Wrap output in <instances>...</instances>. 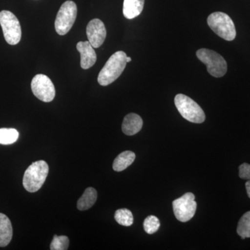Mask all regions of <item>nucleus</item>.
<instances>
[{
	"label": "nucleus",
	"instance_id": "obj_1",
	"mask_svg": "<svg viewBox=\"0 0 250 250\" xmlns=\"http://www.w3.org/2000/svg\"><path fill=\"white\" fill-rule=\"evenodd\" d=\"M126 56L123 51H118L113 54L98 75V83L103 86L111 84L124 71L126 63Z\"/></svg>",
	"mask_w": 250,
	"mask_h": 250
},
{
	"label": "nucleus",
	"instance_id": "obj_2",
	"mask_svg": "<svg viewBox=\"0 0 250 250\" xmlns=\"http://www.w3.org/2000/svg\"><path fill=\"white\" fill-rule=\"evenodd\" d=\"M48 173V164L45 161L33 163L24 172L23 187L28 192H37L45 183Z\"/></svg>",
	"mask_w": 250,
	"mask_h": 250
},
{
	"label": "nucleus",
	"instance_id": "obj_3",
	"mask_svg": "<svg viewBox=\"0 0 250 250\" xmlns=\"http://www.w3.org/2000/svg\"><path fill=\"white\" fill-rule=\"evenodd\" d=\"M211 30L225 41H233L236 36V27L231 18L223 12L213 13L207 18Z\"/></svg>",
	"mask_w": 250,
	"mask_h": 250
},
{
	"label": "nucleus",
	"instance_id": "obj_4",
	"mask_svg": "<svg viewBox=\"0 0 250 250\" xmlns=\"http://www.w3.org/2000/svg\"><path fill=\"white\" fill-rule=\"evenodd\" d=\"M174 104L184 118L193 123H202L205 121V114L202 108L191 98L178 94L174 98Z\"/></svg>",
	"mask_w": 250,
	"mask_h": 250
},
{
	"label": "nucleus",
	"instance_id": "obj_5",
	"mask_svg": "<svg viewBox=\"0 0 250 250\" xmlns=\"http://www.w3.org/2000/svg\"><path fill=\"white\" fill-rule=\"evenodd\" d=\"M197 58L207 65L211 76L222 77L228 71V64L220 54L208 49H200L196 52Z\"/></svg>",
	"mask_w": 250,
	"mask_h": 250
},
{
	"label": "nucleus",
	"instance_id": "obj_6",
	"mask_svg": "<svg viewBox=\"0 0 250 250\" xmlns=\"http://www.w3.org/2000/svg\"><path fill=\"white\" fill-rule=\"evenodd\" d=\"M0 25L7 43L11 45H17L22 36L21 24L17 17L11 11H1L0 12Z\"/></svg>",
	"mask_w": 250,
	"mask_h": 250
},
{
	"label": "nucleus",
	"instance_id": "obj_7",
	"mask_svg": "<svg viewBox=\"0 0 250 250\" xmlns=\"http://www.w3.org/2000/svg\"><path fill=\"white\" fill-rule=\"evenodd\" d=\"M77 16L76 4L72 1H65L59 9L54 23L57 34L61 36L67 34L76 21Z\"/></svg>",
	"mask_w": 250,
	"mask_h": 250
},
{
	"label": "nucleus",
	"instance_id": "obj_8",
	"mask_svg": "<svg viewBox=\"0 0 250 250\" xmlns=\"http://www.w3.org/2000/svg\"><path fill=\"white\" fill-rule=\"evenodd\" d=\"M195 199L193 193L187 192L172 202L174 215L179 221L186 223L193 218L197 208Z\"/></svg>",
	"mask_w": 250,
	"mask_h": 250
},
{
	"label": "nucleus",
	"instance_id": "obj_9",
	"mask_svg": "<svg viewBox=\"0 0 250 250\" xmlns=\"http://www.w3.org/2000/svg\"><path fill=\"white\" fill-rule=\"evenodd\" d=\"M31 87L36 98L44 103H50L55 98V87L47 75H36L31 81Z\"/></svg>",
	"mask_w": 250,
	"mask_h": 250
},
{
	"label": "nucleus",
	"instance_id": "obj_10",
	"mask_svg": "<svg viewBox=\"0 0 250 250\" xmlns=\"http://www.w3.org/2000/svg\"><path fill=\"white\" fill-rule=\"evenodd\" d=\"M87 37L94 48L103 45L106 37V30L103 21L93 19L88 22L86 27Z\"/></svg>",
	"mask_w": 250,
	"mask_h": 250
},
{
	"label": "nucleus",
	"instance_id": "obj_11",
	"mask_svg": "<svg viewBox=\"0 0 250 250\" xmlns=\"http://www.w3.org/2000/svg\"><path fill=\"white\" fill-rule=\"evenodd\" d=\"M77 49L80 53L81 67L87 70L93 66L97 61V55L89 41H80L77 44Z\"/></svg>",
	"mask_w": 250,
	"mask_h": 250
},
{
	"label": "nucleus",
	"instance_id": "obj_12",
	"mask_svg": "<svg viewBox=\"0 0 250 250\" xmlns=\"http://www.w3.org/2000/svg\"><path fill=\"white\" fill-rule=\"evenodd\" d=\"M142 118L136 113H129L125 117L122 130L125 134L133 136L139 133L143 127Z\"/></svg>",
	"mask_w": 250,
	"mask_h": 250
},
{
	"label": "nucleus",
	"instance_id": "obj_13",
	"mask_svg": "<svg viewBox=\"0 0 250 250\" xmlns=\"http://www.w3.org/2000/svg\"><path fill=\"white\" fill-rule=\"evenodd\" d=\"M13 236V228L11 220L6 215L0 213V247L9 244Z\"/></svg>",
	"mask_w": 250,
	"mask_h": 250
},
{
	"label": "nucleus",
	"instance_id": "obj_14",
	"mask_svg": "<svg viewBox=\"0 0 250 250\" xmlns=\"http://www.w3.org/2000/svg\"><path fill=\"white\" fill-rule=\"evenodd\" d=\"M145 0H124L123 15L127 19H133L142 13Z\"/></svg>",
	"mask_w": 250,
	"mask_h": 250
},
{
	"label": "nucleus",
	"instance_id": "obj_15",
	"mask_svg": "<svg viewBox=\"0 0 250 250\" xmlns=\"http://www.w3.org/2000/svg\"><path fill=\"white\" fill-rule=\"evenodd\" d=\"M98 198V192L93 188L85 189L82 196L77 202V208L80 210H85L91 208Z\"/></svg>",
	"mask_w": 250,
	"mask_h": 250
},
{
	"label": "nucleus",
	"instance_id": "obj_16",
	"mask_svg": "<svg viewBox=\"0 0 250 250\" xmlns=\"http://www.w3.org/2000/svg\"><path fill=\"white\" fill-rule=\"evenodd\" d=\"M135 159H136V155L131 151L122 152L113 161V169L116 172L125 170L134 163Z\"/></svg>",
	"mask_w": 250,
	"mask_h": 250
},
{
	"label": "nucleus",
	"instance_id": "obj_17",
	"mask_svg": "<svg viewBox=\"0 0 250 250\" xmlns=\"http://www.w3.org/2000/svg\"><path fill=\"white\" fill-rule=\"evenodd\" d=\"M237 233L242 239L250 238V211L245 213L238 222Z\"/></svg>",
	"mask_w": 250,
	"mask_h": 250
},
{
	"label": "nucleus",
	"instance_id": "obj_18",
	"mask_svg": "<svg viewBox=\"0 0 250 250\" xmlns=\"http://www.w3.org/2000/svg\"><path fill=\"white\" fill-rule=\"evenodd\" d=\"M19 133L13 128H1L0 129V144H13L17 141Z\"/></svg>",
	"mask_w": 250,
	"mask_h": 250
},
{
	"label": "nucleus",
	"instance_id": "obj_19",
	"mask_svg": "<svg viewBox=\"0 0 250 250\" xmlns=\"http://www.w3.org/2000/svg\"><path fill=\"white\" fill-rule=\"evenodd\" d=\"M115 220L117 223L125 227H129L134 223V216L131 210L127 208L117 210L115 213Z\"/></svg>",
	"mask_w": 250,
	"mask_h": 250
},
{
	"label": "nucleus",
	"instance_id": "obj_20",
	"mask_svg": "<svg viewBox=\"0 0 250 250\" xmlns=\"http://www.w3.org/2000/svg\"><path fill=\"white\" fill-rule=\"evenodd\" d=\"M160 225V221L157 217L154 216V215H149L144 220L143 228L148 234H153L159 230Z\"/></svg>",
	"mask_w": 250,
	"mask_h": 250
},
{
	"label": "nucleus",
	"instance_id": "obj_21",
	"mask_svg": "<svg viewBox=\"0 0 250 250\" xmlns=\"http://www.w3.org/2000/svg\"><path fill=\"white\" fill-rule=\"evenodd\" d=\"M70 241L66 236H54L50 245L51 250H67L68 249Z\"/></svg>",
	"mask_w": 250,
	"mask_h": 250
},
{
	"label": "nucleus",
	"instance_id": "obj_22",
	"mask_svg": "<svg viewBox=\"0 0 250 250\" xmlns=\"http://www.w3.org/2000/svg\"><path fill=\"white\" fill-rule=\"evenodd\" d=\"M239 177L246 180H250V164L244 163L239 166Z\"/></svg>",
	"mask_w": 250,
	"mask_h": 250
},
{
	"label": "nucleus",
	"instance_id": "obj_23",
	"mask_svg": "<svg viewBox=\"0 0 250 250\" xmlns=\"http://www.w3.org/2000/svg\"><path fill=\"white\" fill-rule=\"evenodd\" d=\"M246 188L247 193H248V197L250 198V180H248L246 184Z\"/></svg>",
	"mask_w": 250,
	"mask_h": 250
},
{
	"label": "nucleus",
	"instance_id": "obj_24",
	"mask_svg": "<svg viewBox=\"0 0 250 250\" xmlns=\"http://www.w3.org/2000/svg\"><path fill=\"white\" fill-rule=\"evenodd\" d=\"M126 62H131V57H126Z\"/></svg>",
	"mask_w": 250,
	"mask_h": 250
}]
</instances>
